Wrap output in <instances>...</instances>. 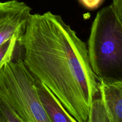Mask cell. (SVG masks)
<instances>
[{
  "label": "cell",
  "instance_id": "cell-9",
  "mask_svg": "<svg viewBox=\"0 0 122 122\" xmlns=\"http://www.w3.org/2000/svg\"><path fill=\"white\" fill-rule=\"evenodd\" d=\"M0 122H25L11 107L0 98Z\"/></svg>",
  "mask_w": 122,
  "mask_h": 122
},
{
  "label": "cell",
  "instance_id": "cell-3",
  "mask_svg": "<svg viewBox=\"0 0 122 122\" xmlns=\"http://www.w3.org/2000/svg\"><path fill=\"white\" fill-rule=\"evenodd\" d=\"M0 98L25 122H52L41 101L36 79L22 60L0 65Z\"/></svg>",
  "mask_w": 122,
  "mask_h": 122
},
{
  "label": "cell",
  "instance_id": "cell-8",
  "mask_svg": "<svg viewBox=\"0 0 122 122\" xmlns=\"http://www.w3.org/2000/svg\"><path fill=\"white\" fill-rule=\"evenodd\" d=\"M20 38L14 36L0 46V65L13 58L14 51Z\"/></svg>",
  "mask_w": 122,
  "mask_h": 122
},
{
  "label": "cell",
  "instance_id": "cell-2",
  "mask_svg": "<svg viewBox=\"0 0 122 122\" xmlns=\"http://www.w3.org/2000/svg\"><path fill=\"white\" fill-rule=\"evenodd\" d=\"M86 46L98 81H122V0H113L98 12Z\"/></svg>",
  "mask_w": 122,
  "mask_h": 122
},
{
  "label": "cell",
  "instance_id": "cell-6",
  "mask_svg": "<svg viewBox=\"0 0 122 122\" xmlns=\"http://www.w3.org/2000/svg\"><path fill=\"white\" fill-rule=\"evenodd\" d=\"M39 97L52 122H77L73 117L52 93L44 85L36 80Z\"/></svg>",
  "mask_w": 122,
  "mask_h": 122
},
{
  "label": "cell",
  "instance_id": "cell-10",
  "mask_svg": "<svg viewBox=\"0 0 122 122\" xmlns=\"http://www.w3.org/2000/svg\"><path fill=\"white\" fill-rule=\"evenodd\" d=\"M79 1L85 8L92 10L98 8L104 0H79Z\"/></svg>",
  "mask_w": 122,
  "mask_h": 122
},
{
  "label": "cell",
  "instance_id": "cell-7",
  "mask_svg": "<svg viewBox=\"0 0 122 122\" xmlns=\"http://www.w3.org/2000/svg\"><path fill=\"white\" fill-rule=\"evenodd\" d=\"M86 122H110L100 97L92 102Z\"/></svg>",
  "mask_w": 122,
  "mask_h": 122
},
{
  "label": "cell",
  "instance_id": "cell-4",
  "mask_svg": "<svg viewBox=\"0 0 122 122\" xmlns=\"http://www.w3.org/2000/svg\"><path fill=\"white\" fill-rule=\"evenodd\" d=\"M32 8L25 2L10 0L0 3V46L14 36L21 37Z\"/></svg>",
  "mask_w": 122,
  "mask_h": 122
},
{
  "label": "cell",
  "instance_id": "cell-11",
  "mask_svg": "<svg viewBox=\"0 0 122 122\" xmlns=\"http://www.w3.org/2000/svg\"><path fill=\"white\" fill-rule=\"evenodd\" d=\"M0 3H1V2H0Z\"/></svg>",
  "mask_w": 122,
  "mask_h": 122
},
{
  "label": "cell",
  "instance_id": "cell-5",
  "mask_svg": "<svg viewBox=\"0 0 122 122\" xmlns=\"http://www.w3.org/2000/svg\"><path fill=\"white\" fill-rule=\"evenodd\" d=\"M100 97L110 122H122V81H99Z\"/></svg>",
  "mask_w": 122,
  "mask_h": 122
},
{
  "label": "cell",
  "instance_id": "cell-1",
  "mask_svg": "<svg viewBox=\"0 0 122 122\" xmlns=\"http://www.w3.org/2000/svg\"><path fill=\"white\" fill-rule=\"evenodd\" d=\"M18 44L25 66L77 122H86L100 97L98 80L89 63L86 44L61 16L50 11L30 15Z\"/></svg>",
  "mask_w": 122,
  "mask_h": 122
}]
</instances>
